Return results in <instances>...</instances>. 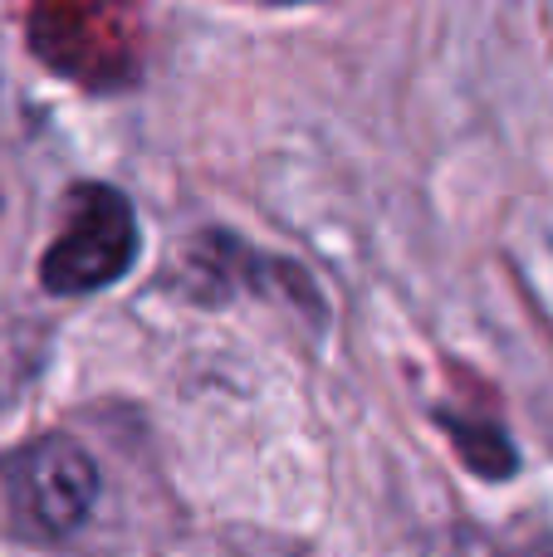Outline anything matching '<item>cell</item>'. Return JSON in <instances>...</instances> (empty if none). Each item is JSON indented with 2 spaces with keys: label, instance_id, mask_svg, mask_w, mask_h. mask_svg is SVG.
Instances as JSON below:
<instances>
[{
  "label": "cell",
  "instance_id": "6da1fadb",
  "mask_svg": "<svg viewBox=\"0 0 553 557\" xmlns=\"http://www.w3.org/2000/svg\"><path fill=\"white\" fill-rule=\"evenodd\" d=\"M0 490L15 529L35 543H64L94 519L103 474L69 435H39L0 460Z\"/></svg>",
  "mask_w": 553,
  "mask_h": 557
},
{
  "label": "cell",
  "instance_id": "277c9868",
  "mask_svg": "<svg viewBox=\"0 0 553 557\" xmlns=\"http://www.w3.org/2000/svg\"><path fill=\"white\" fill-rule=\"evenodd\" d=\"M441 425L456 435L466 465H476L486 480H505V474H515V450H509V441H505V431H500V425L480 431V425H460V421H451V416H441Z\"/></svg>",
  "mask_w": 553,
  "mask_h": 557
},
{
  "label": "cell",
  "instance_id": "3957f363",
  "mask_svg": "<svg viewBox=\"0 0 553 557\" xmlns=\"http://www.w3.org/2000/svg\"><path fill=\"white\" fill-rule=\"evenodd\" d=\"M49 318L20 304H0V406H15L49 367Z\"/></svg>",
  "mask_w": 553,
  "mask_h": 557
},
{
  "label": "cell",
  "instance_id": "7a4b0ae2",
  "mask_svg": "<svg viewBox=\"0 0 553 557\" xmlns=\"http://www.w3.org/2000/svg\"><path fill=\"white\" fill-rule=\"evenodd\" d=\"M137 255H143V231L133 201L108 182H84L69 191L64 231L39 260V284L54 298L103 294L127 278Z\"/></svg>",
  "mask_w": 553,
  "mask_h": 557
}]
</instances>
